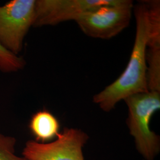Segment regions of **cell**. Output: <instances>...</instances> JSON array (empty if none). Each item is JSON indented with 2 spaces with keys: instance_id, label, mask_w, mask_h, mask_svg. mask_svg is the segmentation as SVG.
Returning <instances> with one entry per match:
<instances>
[{
  "instance_id": "cell-8",
  "label": "cell",
  "mask_w": 160,
  "mask_h": 160,
  "mask_svg": "<svg viewBox=\"0 0 160 160\" xmlns=\"http://www.w3.org/2000/svg\"><path fill=\"white\" fill-rule=\"evenodd\" d=\"M25 62L23 58L18 57L6 49L0 43V70L4 72H14L23 68Z\"/></svg>"
},
{
  "instance_id": "cell-3",
  "label": "cell",
  "mask_w": 160,
  "mask_h": 160,
  "mask_svg": "<svg viewBox=\"0 0 160 160\" xmlns=\"http://www.w3.org/2000/svg\"><path fill=\"white\" fill-rule=\"evenodd\" d=\"M133 7V2L130 0H114L112 4L86 12L75 22L88 36L108 39L129 26Z\"/></svg>"
},
{
  "instance_id": "cell-9",
  "label": "cell",
  "mask_w": 160,
  "mask_h": 160,
  "mask_svg": "<svg viewBox=\"0 0 160 160\" xmlns=\"http://www.w3.org/2000/svg\"><path fill=\"white\" fill-rule=\"evenodd\" d=\"M16 139L0 133V160H29L16 154Z\"/></svg>"
},
{
  "instance_id": "cell-2",
  "label": "cell",
  "mask_w": 160,
  "mask_h": 160,
  "mask_svg": "<svg viewBox=\"0 0 160 160\" xmlns=\"http://www.w3.org/2000/svg\"><path fill=\"white\" fill-rule=\"evenodd\" d=\"M128 109L126 120L138 152L146 160H154L160 151V138L150 129V121L160 109V92H148L126 98Z\"/></svg>"
},
{
  "instance_id": "cell-4",
  "label": "cell",
  "mask_w": 160,
  "mask_h": 160,
  "mask_svg": "<svg viewBox=\"0 0 160 160\" xmlns=\"http://www.w3.org/2000/svg\"><path fill=\"white\" fill-rule=\"evenodd\" d=\"M35 0H12L0 7V43L13 54L22 51L23 39L35 18Z\"/></svg>"
},
{
  "instance_id": "cell-7",
  "label": "cell",
  "mask_w": 160,
  "mask_h": 160,
  "mask_svg": "<svg viewBox=\"0 0 160 160\" xmlns=\"http://www.w3.org/2000/svg\"><path fill=\"white\" fill-rule=\"evenodd\" d=\"M29 128L35 141L48 143L57 138L60 132V123L49 111L42 110L33 114L29 122Z\"/></svg>"
},
{
  "instance_id": "cell-5",
  "label": "cell",
  "mask_w": 160,
  "mask_h": 160,
  "mask_svg": "<svg viewBox=\"0 0 160 160\" xmlns=\"http://www.w3.org/2000/svg\"><path fill=\"white\" fill-rule=\"evenodd\" d=\"M88 139V135L81 129L64 128L50 142L27 141L22 156L29 160H84L82 149Z\"/></svg>"
},
{
  "instance_id": "cell-6",
  "label": "cell",
  "mask_w": 160,
  "mask_h": 160,
  "mask_svg": "<svg viewBox=\"0 0 160 160\" xmlns=\"http://www.w3.org/2000/svg\"><path fill=\"white\" fill-rule=\"evenodd\" d=\"M114 0H38L36 1L33 26H54L59 23L76 21L86 12Z\"/></svg>"
},
{
  "instance_id": "cell-1",
  "label": "cell",
  "mask_w": 160,
  "mask_h": 160,
  "mask_svg": "<svg viewBox=\"0 0 160 160\" xmlns=\"http://www.w3.org/2000/svg\"><path fill=\"white\" fill-rule=\"evenodd\" d=\"M137 30L129 61L120 77L93 97L94 103L106 112L114 109L121 100L133 94L148 92L147 51L149 22L145 1L135 8Z\"/></svg>"
}]
</instances>
